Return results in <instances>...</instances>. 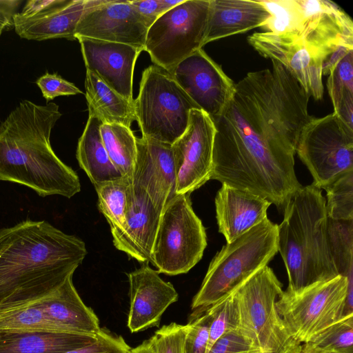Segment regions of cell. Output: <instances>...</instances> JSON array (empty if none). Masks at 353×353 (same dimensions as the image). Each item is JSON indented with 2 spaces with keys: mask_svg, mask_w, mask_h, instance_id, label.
<instances>
[{
  "mask_svg": "<svg viewBox=\"0 0 353 353\" xmlns=\"http://www.w3.org/2000/svg\"><path fill=\"white\" fill-rule=\"evenodd\" d=\"M327 218L334 221H353V170L326 186Z\"/></svg>",
  "mask_w": 353,
  "mask_h": 353,
  "instance_id": "d6a6232c",
  "label": "cell"
},
{
  "mask_svg": "<svg viewBox=\"0 0 353 353\" xmlns=\"http://www.w3.org/2000/svg\"><path fill=\"white\" fill-rule=\"evenodd\" d=\"M204 311L210 317L208 350L221 336L239 327V307L234 291Z\"/></svg>",
  "mask_w": 353,
  "mask_h": 353,
  "instance_id": "836d02e7",
  "label": "cell"
},
{
  "mask_svg": "<svg viewBox=\"0 0 353 353\" xmlns=\"http://www.w3.org/2000/svg\"><path fill=\"white\" fill-rule=\"evenodd\" d=\"M206 246L205 230L190 194H176L161 214L150 263L165 274L187 273L201 259Z\"/></svg>",
  "mask_w": 353,
  "mask_h": 353,
  "instance_id": "30bf717a",
  "label": "cell"
},
{
  "mask_svg": "<svg viewBox=\"0 0 353 353\" xmlns=\"http://www.w3.org/2000/svg\"><path fill=\"white\" fill-rule=\"evenodd\" d=\"M271 204L248 190L222 184L215 197L219 232L227 243L233 241L265 219Z\"/></svg>",
  "mask_w": 353,
  "mask_h": 353,
  "instance_id": "7402d4cb",
  "label": "cell"
},
{
  "mask_svg": "<svg viewBox=\"0 0 353 353\" xmlns=\"http://www.w3.org/2000/svg\"><path fill=\"white\" fill-rule=\"evenodd\" d=\"M62 332L35 303L0 308V333Z\"/></svg>",
  "mask_w": 353,
  "mask_h": 353,
  "instance_id": "f546056e",
  "label": "cell"
},
{
  "mask_svg": "<svg viewBox=\"0 0 353 353\" xmlns=\"http://www.w3.org/2000/svg\"><path fill=\"white\" fill-rule=\"evenodd\" d=\"M206 353H261V351L237 329L221 336Z\"/></svg>",
  "mask_w": 353,
  "mask_h": 353,
  "instance_id": "74e56055",
  "label": "cell"
},
{
  "mask_svg": "<svg viewBox=\"0 0 353 353\" xmlns=\"http://www.w3.org/2000/svg\"><path fill=\"white\" fill-rule=\"evenodd\" d=\"M161 213L142 188L130 183L124 221L111 230L115 248L138 261L151 262Z\"/></svg>",
  "mask_w": 353,
  "mask_h": 353,
  "instance_id": "ac0fdd59",
  "label": "cell"
},
{
  "mask_svg": "<svg viewBox=\"0 0 353 353\" xmlns=\"http://www.w3.org/2000/svg\"><path fill=\"white\" fill-rule=\"evenodd\" d=\"M159 273L147 263L127 274L130 299L128 327L132 333L158 326L166 309L178 300L172 284Z\"/></svg>",
  "mask_w": 353,
  "mask_h": 353,
  "instance_id": "44dd1931",
  "label": "cell"
},
{
  "mask_svg": "<svg viewBox=\"0 0 353 353\" xmlns=\"http://www.w3.org/2000/svg\"><path fill=\"white\" fill-rule=\"evenodd\" d=\"M130 353H154L149 340L144 341L139 346L131 349Z\"/></svg>",
  "mask_w": 353,
  "mask_h": 353,
  "instance_id": "ee69618b",
  "label": "cell"
},
{
  "mask_svg": "<svg viewBox=\"0 0 353 353\" xmlns=\"http://www.w3.org/2000/svg\"><path fill=\"white\" fill-rule=\"evenodd\" d=\"M186 325L184 353H206L210 335V317L207 312L191 316Z\"/></svg>",
  "mask_w": 353,
  "mask_h": 353,
  "instance_id": "8d00e7d4",
  "label": "cell"
},
{
  "mask_svg": "<svg viewBox=\"0 0 353 353\" xmlns=\"http://www.w3.org/2000/svg\"><path fill=\"white\" fill-rule=\"evenodd\" d=\"M47 102L59 96L75 95L82 92L73 83L57 74L46 72L36 81Z\"/></svg>",
  "mask_w": 353,
  "mask_h": 353,
  "instance_id": "f35d334b",
  "label": "cell"
},
{
  "mask_svg": "<svg viewBox=\"0 0 353 353\" xmlns=\"http://www.w3.org/2000/svg\"><path fill=\"white\" fill-rule=\"evenodd\" d=\"M310 96L281 63L248 73L212 119L210 179L248 190L277 208L303 186L294 171L301 132L312 119Z\"/></svg>",
  "mask_w": 353,
  "mask_h": 353,
  "instance_id": "6da1fadb",
  "label": "cell"
},
{
  "mask_svg": "<svg viewBox=\"0 0 353 353\" xmlns=\"http://www.w3.org/2000/svg\"><path fill=\"white\" fill-rule=\"evenodd\" d=\"M130 2L141 16L148 28L166 12L161 0H134Z\"/></svg>",
  "mask_w": 353,
  "mask_h": 353,
  "instance_id": "60d3db41",
  "label": "cell"
},
{
  "mask_svg": "<svg viewBox=\"0 0 353 353\" xmlns=\"http://www.w3.org/2000/svg\"><path fill=\"white\" fill-rule=\"evenodd\" d=\"M142 137L172 145L186 130L196 105L167 70L156 65L144 70L134 100Z\"/></svg>",
  "mask_w": 353,
  "mask_h": 353,
  "instance_id": "9c48e42d",
  "label": "cell"
},
{
  "mask_svg": "<svg viewBox=\"0 0 353 353\" xmlns=\"http://www.w3.org/2000/svg\"><path fill=\"white\" fill-rule=\"evenodd\" d=\"M249 44L261 56L284 65L315 100H321L323 61L299 40L269 32H255L248 37Z\"/></svg>",
  "mask_w": 353,
  "mask_h": 353,
  "instance_id": "2e32d148",
  "label": "cell"
},
{
  "mask_svg": "<svg viewBox=\"0 0 353 353\" xmlns=\"http://www.w3.org/2000/svg\"><path fill=\"white\" fill-rule=\"evenodd\" d=\"M148 30L130 1L103 0L83 14L75 39L81 37L123 43L144 50Z\"/></svg>",
  "mask_w": 353,
  "mask_h": 353,
  "instance_id": "e0dca14e",
  "label": "cell"
},
{
  "mask_svg": "<svg viewBox=\"0 0 353 353\" xmlns=\"http://www.w3.org/2000/svg\"><path fill=\"white\" fill-rule=\"evenodd\" d=\"M130 183V179L122 177L94 185L99 210L109 223L110 230L121 227L124 221Z\"/></svg>",
  "mask_w": 353,
  "mask_h": 353,
  "instance_id": "1f68e13d",
  "label": "cell"
},
{
  "mask_svg": "<svg viewBox=\"0 0 353 353\" xmlns=\"http://www.w3.org/2000/svg\"><path fill=\"white\" fill-rule=\"evenodd\" d=\"M99 333H0V353H64L93 343Z\"/></svg>",
  "mask_w": 353,
  "mask_h": 353,
  "instance_id": "d4e9b609",
  "label": "cell"
},
{
  "mask_svg": "<svg viewBox=\"0 0 353 353\" xmlns=\"http://www.w3.org/2000/svg\"><path fill=\"white\" fill-rule=\"evenodd\" d=\"M187 325L172 323L158 330L148 339L154 353H184Z\"/></svg>",
  "mask_w": 353,
  "mask_h": 353,
  "instance_id": "d590c367",
  "label": "cell"
},
{
  "mask_svg": "<svg viewBox=\"0 0 353 353\" xmlns=\"http://www.w3.org/2000/svg\"><path fill=\"white\" fill-rule=\"evenodd\" d=\"M282 286L266 265L234 290L239 329L261 352L297 353L302 346L290 334L277 312Z\"/></svg>",
  "mask_w": 353,
  "mask_h": 353,
  "instance_id": "52a82bcc",
  "label": "cell"
},
{
  "mask_svg": "<svg viewBox=\"0 0 353 353\" xmlns=\"http://www.w3.org/2000/svg\"><path fill=\"white\" fill-rule=\"evenodd\" d=\"M270 17L265 32L301 41L323 61V76L353 50V22L337 4L327 0H263Z\"/></svg>",
  "mask_w": 353,
  "mask_h": 353,
  "instance_id": "5b68a950",
  "label": "cell"
},
{
  "mask_svg": "<svg viewBox=\"0 0 353 353\" xmlns=\"http://www.w3.org/2000/svg\"><path fill=\"white\" fill-rule=\"evenodd\" d=\"M85 98L89 117L103 123H119L130 128L136 120L134 101H130L86 70Z\"/></svg>",
  "mask_w": 353,
  "mask_h": 353,
  "instance_id": "4316f807",
  "label": "cell"
},
{
  "mask_svg": "<svg viewBox=\"0 0 353 353\" xmlns=\"http://www.w3.org/2000/svg\"><path fill=\"white\" fill-rule=\"evenodd\" d=\"M297 353H331L316 347L311 343H305L302 345L300 351Z\"/></svg>",
  "mask_w": 353,
  "mask_h": 353,
  "instance_id": "7bdbcfd3",
  "label": "cell"
},
{
  "mask_svg": "<svg viewBox=\"0 0 353 353\" xmlns=\"http://www.w3.org/2000/svg\"><path fill=\"white\" fill-rule=\"evenodd\" d=\"M131 183L142 188L161 212L176 194V175L172 145L137 138Z\"/></svg>",
  "mask_w": 353,
  "mask_h": 353,
  "instance_id": "ffe728a7",
  "label": "cell"
},
{
  "mask_svg": "<svg viewBox=\"0 0 353 353\" xmlns=\"http://www.w3.org/2000/svg\"><path fill=\"white\" fill-rule=\"evenodd\" d=\"M184 0H161V3L167 12L183 2Z\"/></svg>",
  "mask_w": 353,
  "mask_h": 353,
  "instance_id": "f6af8a7d",
  "label": "cell"
},
{
  "mask_svg": "<svg viewBox=\"0 0 353 353\" xmlns=\"http://www.w3.org/2000/svg\"><path fill=\"white\" fill-rule=\"evenodd\" d=\"M86 70L130 101L136 61L143 51L132 46L79 37Z\"/></svg>",
  "mask_w": 353,
  "mask_h": 353,
  "instance_id": "d6986e66",
  "label": "cell"
},
{
  "mask_svg": "<svg viewBox=\"0 0 353 353\" xmlns=\"http://www.w3.org/2000/svg\"><path fill=\"white\" fill-rule=\"evenodd\" d=\"M215 128L203 111L192 109L185 132L172 145L176 194H190L210 179Z\"/></svg>",
  "mask_w": 353,
  "mask_h": 353,
  "instance_id": "4fadbf2b",
  "label": "cell"
},
{
  "mask_svg": "<svg viewBox=\"0 0 353 353\" xmlns=\"http://www.w3.org/2000/svg\"><path fill=\"white\" fill-rule=\"evenodd\" d=\"M34 303L62 332L96 334L102 330L98 317L76 290L72 275L54 292Z\"/></svg>",
  "mask_w": 353,
  "mask_h": 353,
  "instance_id": "603a6c76",
  "label": "cell"
},
{
  "mask_svg": "<svg viewBox=\"0 0 353 353\" xmlns=\"http://www.w3.org/2000/svg\"><path fill=\"white\" fill-rule=\"evenodd\" d=\"M21 0H0V35L14 28V17Z\"/></svg>",
  "mask_w": 353,
  "mask_h": 353,
  "instance_id": "b9f144b4",
  "label": "cell"
},
{
  "mask_svg": "<svg viewBox=\"0 0 353 353\" xmlns=\"http://www.w3.org/2000/svg\"><path fill=\"white\" fill-rule=\"evenodd\" d=\"M61 116L52 102L19 103L0 124V181L27 186L43 197L71 198L80 192L79 176L51 147V131Z\"/></svg>",
  "mask_w": 353,
  "mask_h": 353,
  "instance_id": "3957f363",
  "label": "cell"
},
{
  "mask_svg": "<svg viewBox=\"0 0 353 353\" xmlns=\"http://www.w3.org/2000/svg\"><path fill=\"white\" fill-rule=\"evenodd\" d=\"M327 234L331 252L338 274L353 288V221H334L327 218Z\"/></svg>",
  "mask_w": 353,
  "mask_h": 353,
  "instance_id": "4dcf8cb0",
  "label": "cell"
},
{
  "mask_svg": "<svg viewBox=\"0 0 353 353\" xmlns=\"http://www.w3.org/2000/svg\"><path fill=\"white\" fill-rule=\"evenodd\" d=\"M296 153L324 189L342 174L353 170V128L334 112L312 119L302 130Z\"/></svg>",
  "mask_w": 353,
  "mask_h": 353,
  "instance_id": "7c38bea8",
  "label": "cell"
},
{
  "mask_svg": "<svg viewBox=\"0 0 353 353\" xmlns=\"http://www.w3.org/2000/svg\"><path fill=\"white\" fill-rule=\"evenodd\" d=\"M85 243L46 221L0 230V308L34 303L57 290L82 263Z\"/></svg>",
  "mask_w": 353,
  "mask_h": 353,
  "instance_id": "7a4b0ae2",
  "label": "cell"
},
{
  "mask_svg": "<svg viewBox=\"0 0 353 353\" xmlns=\"http://www.w3.org/2000/svg\"><path fill=\"white\" fill-rule=\"evenodd\" d=\"M309 343L331 353H353V314L343 316L314 336Z\"/></svg>",
  "mask_w": 353,
  "mask_h": 353,
  "instance_id": "e575fe53",
  "label": "cell"
},
{
  "mask_svg": "<svg viewBox=\"0 0 353 353\" xmlns=\"http://www.w3.org/2000/svg\"><path fill=\"white\" fill-rule=\"evenodd\" d=\"M325 199L312 183L294 193L278 225V252L288 276L286 290L296 292L339 276L327 234Z\"/></svg>",
  "mask_w": 353,
  "mask_h": 353,
  "instance_id": "277c9868",
  "label": "cell"
},
{
  "mask_svg": "<svg viewBox=\"0 0 353 353\" xmlns=\"http://www.w3.org/2000/svg\"><path fill=\"white\" fill-rule=\"evenodd\" d=\"M276 307L290 334L305 343L343 316L353 314V288L339 275L296 292L283 291Z\"/></svg>",
  "mask_w": 353,
  "mask_h": 353,
  "instance_id": "ba28073f",
  "label": "cell"
},
{
  "mask_svg": "<svg viewBox=\"0 0 353 353\" xmlns=\"http://www.w3.org/2000/svg\"><path fill=\"white\" fill-rule=\"evenodd\" d=\"M100 133L112 163L123 177L131 180L137 157V137L130 128L119 123H103Z\"/></svg>",
  "mask_w": 353,
  "mask_h": 353,
  "instance_id": "83f0119b",
  "label": "cell"
},
{
  "mask_svg": "<svg viewBox=\"0 0 353 353\" xmlns=\"http://www.w3.org/2000/svg\"><path fill=\"white\" fill-rule=\"evenodd\" d=\"M261 353H272V352H261Z\"/></svg>",
  "mask_w": 353,
  "mask_h": 353,
  "instance_id": "bcb514c9",
  "label": "cell"
},
{
  "mask_svg": "<svg viewBox=\"0 0 353 353\" xmlns=\"http://www.w3.org/2000/svg\"><path fill=\"white\" fill-rule=\"evenodd\" d=\"M270 17L260 0H210L205 45L261 28Z\"/></svg>",
  "mask_w": 353,
  "mask_h": 353,
  "instance_id": "cb8c5ba5",
  "label": "cell"
},
{
  "mask_svg": "<svg viewBox=\"0 0 353 353\" xmlns=\"http://www.w3.org/2000/svg\"><path fill=\"white\" fill-rule=\"evenodd\" d=\"M278 252V225L268 217L233 241L211 261L201 288L192 302L191 316L203 312L237 289Z\"/></svg>",
  "mask_w": 353,
  "mask_h": 353,
  "instance_id": "8992f818",
  "label": "cell"
},
{
  "mask_svg": "<svg viewBox=\"0 0 353 353\" xmlns=\"http://www.w3.org/2000/svg\"><path fill=\"white\" fill-rule=\"evenodd\" d=\"M130 350L121 336H114L102 329L93 343L64 353H130Z\"/></svg>",
  "mask_w": 353,
  "mask_h": 353,
  "instance_id": "ab89813d",
  "label": "cell"
},
{
  "mask_svg": "<svg viewBox=\"0 0 353 353\" xmlns=\"http://www.w3.org/2000/svg\"><path fill=\"white\" fill-rule=\"evenodd\" d=\"M102 124L98 118L89 117L76 153L79 166L94 185L123 177L104 147L100 133Z\"/></svg>",
  "mask_w": 353,
  "mask_h": 353,
  "instance_id": "484cf974",
  "label": "cell"
},
{
  "mask_svg": "<svg viewBox=\"0 0 353 353\" xmlns=\"http://www.w3.org/2000/svg\"><path fill=\"white\" fill-rule=\"evenodd\" d=\"M103 0H30L14 17V30L22 39L75 40L83 14Z\"/></svg>",
  "mask_w": 353,
  "mask_h": 353,
  "instance_id": "9a60e30c",
  "label": "cell"
},
{
  "mask_svg": "<svg viewBox=\"0 0 353 353\" xmlns=\"http://www.w3.org/2000/svg\"><path fill=\"white\" fill-rule=\"evenodd\" d=\"M169 72L199 109L212 119L223 112L234 91L233 81L202 48Z\"/></svg>",
  "mask_w": 353,
  "mask_h": 353,
  "instance_id": "5bb4252c",
  "label": "cell"
},
{
  "mask_svg": "<svg viewBox=\"0 0 353 353\" xmlns=\"http://www.w3.org/2000/svg\"><path fill=\"white\" fill-rule=\"evenodd\" d=\"M327 88L334 112L353 128V50L341 59L331 70Z\"/></svg>",
  "mask_w": 353,
  "mask_h": 353,
  "instance_id": "f1b7e54d",
  "label": "cell"
},
{
  "mask_svg": "<svg viewBox=\"0 0 353 353\" xmlns=\"http://www.w3.org/2000/svg\"><path fill=\"white\" fill-rule=\"evenodd\" d=\"M210 0H184L161 15L148 28L144 51L170 72L205 46Z\"/></svg>",
  "mask_w": 353,
  "mask_h": 353,
  "instance_id": "8fae6325",
  "label": "cell"
}]
</instances>
